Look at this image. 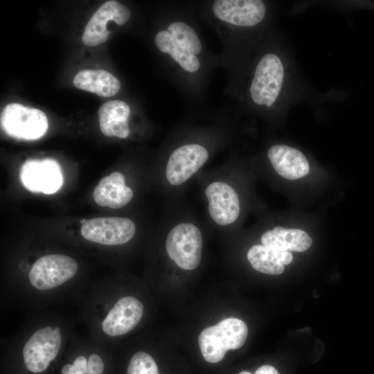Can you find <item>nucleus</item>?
<instances>
[{
    "mask_svg": "<svg viewBox=\"0 0 374 374\" xmlns=\"http://www.w3.org/2000/svg\"><path fill=\"white\" fill-rule=\"evenodd\" d=\"M248 335L246 323L229 317L217 324L206 328L198 337V343L204 359L209 363L220 362L229 350L240 348Z\"/></svg>",
    "mask_w": 374,
    "mask_h": 374,
    "instance_id": "nucleus-1",
    "label": "nucleus"
},
{
    "mask_svg": "<svg viewBox=\"0 0 374 374\" xmlns=\"http://www.w3.org/2000/svg\"><path fill=\"white\" fill-rule=\"evenodd\" d=\"M1 125L8 135L28 141L42 137L48 127L47 117L42 111L18 103H10L4 107Z\"/></svg>",
    "mask_w": 374,
    "mask_h": 374,
    "instance_id": "nucleus-2",
    "label": "nucleus"
},
{
    "mask_svg": "<svg viewBox=\"0 0 374 374\" xmlns=\"http://www.w3.org/2000/svg\"><path fill=\"white\" fill-rule=\"evenodd\" d=\"M202 244L199 229L193 224L181 223L170 231L166 249L170 258L179 267L192 270L201 261Z\"/></svg>",
    "mask_w": 374,
    "mask_h": 374,
    "instance_id": "nucleus-3",
    "label": "nucleus"
},
{
    "mask_svg": "<svg viewBox=\"0 0 374 374\" xmlns=\"http://www.w3.org/2000/svg\"><path fill=\"white\" fill-rule=\"evenodd\" d=\"M283 78L284 69L280 58L274 53L264 55L256 66L250 87L253 101L271 107L280 92Z\"/></svg>",
    "mask_w": 374,
    "mask_h": 374,
    "instance_id": "nucleus-4",
    "label": "nucleus"
},
{
    "mask_svg": "<svg viewBox=\"0 0 374 374\" xmlns=\"http://www.w3.org/2000/svg\"><path fill=\"white\" fill-rule=\"evenodd\" d=\"M78 269L77 262L63 254H49L39 258L31 267L28 278L37 290H48L73 278Z\"/></svg>",
    "mask_w": 374,
    "mask_h": 374,
    "instance_id": "nucleus-5",
    "label": "nucleus"
},
{
    "mask_svg": "<svg viewBox=\"0 0 374 374\" xmlns=\"http://www.w3.org/2000/svg\"><path fill=\"white\" fill-rule=\"evenodd\" d=\"M62 345L60 328L46 326L35 331L23 349L24 362L33 373L45 371L57 355Z\"/></svg>",
    "mask_w": 374,
    "mask_h": 374,
    "instance_id": "nucleus-6",
    "label": "nucleus"
},
{
    "mask_svg": "<svg viewBox=\"0 0 374 374\" xmlns=\"http://www.w3.org/2000/svg\"><path fill=\"white\" fill-rule=\"evenodd\" d=\"M136 226L132 220L118 217H102L86 220L80 232L91 242L104 245H120L134 236Z\"/></svg>",
    "mask_w": 374,
    "mask_h": 374,
    "instance_id": "nucleus-7",
    "label": "nucleus"
},
{
    "mask_svg": "<svg viewBox=\"0 0 374 374\" xmlns=\"http://www.w3.org/2000/svg\"><path fill=\"white\" fill-rule=\"evenodd\" d=\"M24 186L32 193L53 194L63 185V175L59 163L53 159H28L19 172Z\"/></svg>",
    "mask_w": 374,
    "mask_h": 374,
    "instance_id": "nucleus-8",
    "label": "nucleus"
},
{
    "mask_svg": "<svg viewBox=\"0 0 374 374\" xmlns=\"http://www.w3.org/2000/svg\"><path fill=\"white\" fill-rule=\"evenodd\" d=\"M215 16L238 26H253L265 16V5L260 0H216L213 3Z\"/></svg>",
    "mask_w": 374,
    "mask_h": 374,
    "instance_id": "nucleus-9",
    "label": "nucleus"
},
{
    "mask_svg": "<svg viewBox=\"0 0 374 374\" xmlns=\"http://www.w3.org/2000/svg\"><path fill=\"white\" fill-rule=\"evenodd\" d=\"M208 153L199 144H188L177 148L170 156L166 175L172 185L188 180L207 161Z\"/></svg>",
    "mask_w": 374,
    "mask_h": 374,
    "instance_id": "nucleus-10",
    "label": "nucleus"
},
{
    "mask_svg": "<svg viewBox=\"0 0 374 374\" xmlns=\"http://www.w3.org/2000/svg\"><path fill=\"white\" fill-rule=\"evenodd\" d=\"M130 16V10L116 1L105 2L93 15L85 26L82 40L87 46H95L104 43L110 32L107 22L112 20L117 24L126 23Z\"/></svg>",
    "mask_w": 374,
    "mask_h": 374,
    "instance_id": "nucleus-11",
    "label": "nucleus"
},
{
    "mask_svg": "<svg viewBox=\"0 0 374 374\" xmlns=\"http://www.w3.org/2000/svg\"><path fill=\"white\" fill-rule=\"evenodd\" d=\"M143 305L134 296H125L117 301L102 323L103 332L111 337L125 335L133 330L141 321Z\"/></svg>",
    "mask_w": 374,
    "mask_h": 374,
    "instance_id": "nucleus-12",
    "label": "nucleus"
},
{
    "mask_svg": "<svg viewBox=\"0 0 374 374\" xmlns=\"http://www.w3.org/2000/svg\"><path fill=\"white\" fill-rule=\"evenodd\" d=\"M205 195L208 201L211 217L219 225L234 222L240 213V202L235 190L226 183L215 181L207 186Z\"/></svg>",
    "mask_w": 374,
    "mask_h": 374,
    "instance_id": "nucleus-13",
    "label": "nucleus"
},
{
    "mask_svg": "<svg viewBox=\"0 0 374 374\" xmlns=\"http://www.w3.org/2000/svg\"><path fill=\"white\" fill-rule=\"evenodd\" d=\"M267 157L276 172L287 179L295 180L309 172L306 157L294 148L285 145H273L268 150Z\"/></svg>",
    "mask_w": 374,
    "mask_h": 374,
    "instance_id": "nucleus-14",
    "label": "nucleus"
},
{
    "mask_svg": "<svg viewBox=\"0 0 374 374\" xmlns=\"http://www.w3.org/2000/svg\"><path fill=\"white\" fill-rule=\"evenodd\" d=\"M132 197V189L125 186V177L119 172L103 177L93 193V199L98 205L111 208L125 206Z\"/></svg>",
    "mask_w": 374,
    "mask_h": 374,
    "instance_id": "nucleus-15",
    "label": "nucleus"
},
{
    "mask_svg": "<svg viewBox=\"0 0 374 374\" xmlns=\"http://www.w3.org/2000/svg\"><path fill=\"white\" fill-rule=\"evenodd\" d=\"M130 109L123 100H111L98 109V121L102 133L107 136L127 138L130 134L127 119Z\"/></svg>",
    "mask_w": 374,
    "mask_h": 374,
    "instance_id": "nucleus-16",
    "label": "nucleus"
},
{
    "mask_svg": "<svg viewBox=\"0 0 374 374\" xmlns=\"http://www.w3.org/2000/svg\"><path fill=\"white\" fill-rule=\"evenodd\" d=\"M260 240L265 247L282 251L303 252L312 244V238L305 231L282 226H276L265 232Z\"/></svg>",
    "mask_w": 374,
    "mask_h": 374,
    "instance_id": "nucleus-17",
    "label": "nucleus"
},
{
    "mask_svg": "<svg viewBox=\"0 0 374 374\" xmlns=\"http://www.w3.org/2000/svg\"><path fill=\"white\" fill-rule=\"evenodd\" d=\"M247 259L256 271L278 275L284 271V265L292 261L293 256L290 251H277L262 244H256L248 251Z\"/></svg>",
    "mask_w": 374,
    "mask_h": 374,
    "instance_id": "nucleus-18",
    "label": "nucleus"
},
{
    "mask_svg": "<svg viewBox=\"0 0 374 374\" xmlns=\"http://www.w3.org/2000/svg\"><path fill=\"white\" fill-rule=\"evenodd\" d=\"M75 87L102 97L114 96L121 89V82L105 70H82L73 78Z\"/></svg>",
    "mask_w": 374,
    "mask_h": 374,
    "instance_id": "nucleus-19",
    "label": "nucleus"
},
{
    "mask_svg": "<svg viewBox=\"0 0 374 374\" xmlns=\"http://www.w3.org/2000/svg\"><path fill=\"white\" fill-rule=\"evenodd\" d=\"M155 44L161 52L170 54L184 70L195 72L199 69L200 64L195 55L178 44L167 30L157 33Z\"/></svg>",
    "mask_w": 374,
    "mask_h": 374,
    "instance_id": "nucleus-20",
    "label": "nucleus"
},
{
    "mask_svg": "<svg viewBox=\"0 0 374 374\" xmlns=\"http://www.w3.org/2000/svg\"><path fill=\"white\" fill-rule=\"evenodd\" d=\"M167 31L172 38L181 46L193 54L200 53L202 44L195 31L187 24L175 21L170 24Z\"/></svg>",
    "mask_w": 374,
    "mask_h": 374,
    "instance_id": "nucleus-21",
    "label": "nucleus"
},
{
    "mask_svg": "<svg viewBox=\"0 0 374 374\" xmlns=\"http://www.w3.org/2000/svg\"><path fill=\"white\" fill-rule=\"evenodd\" d=\"M127 374H159L157 365L147 353L139 351L132 357Z\"/></svg>",
    "mask_w": 374,
    "mask_h": 374,
    "instance_id": "nucleus-22",
    "label": "nucleus"
},
{
    "mask_svg": "<svg viewBox=\"0 0 374 374\" xmlns=\"http://www.w3.org/2000/svg\"><path fill=\"white\" fill-rule=\"evenodd\" d=\"M104 364L101 357L97 354H91L87 360V374H102Z\"/></svg>",
    "mask_w": 374,
    "mask_h": 374,
    "instance_id": "nucleus-23",
    "label": "nucleus"
},
{
    "mask_svg": "<svg viewBox=\"0 0 374 374\" xmlns=\"http://www.w3.org/2000/svg\"><path fill=\"white\" fill-rule=\"evenodd\" d=\"M73 365L81 374H87V361L84 356H78L73 362Z\"/></svg>",
    "mask_w": 374,
    "mask_h": 374,
    "instance_id": "nucleus-24",
    "label": "nucleus"
},
{
    "mask_svg": "<svg viewBox=\"0 0 374 374\" xmlns=\"http://www.w3.org/2000/svg\"><path fill=\"white\" fill-rule=\"evenodd\" d=\"M255 374H278V372L272 366L264 365L258 368Z\"/></svg>",
    "mask_w": 374,
    "mask_h": 374,
    "instance_id": "nucleus-25",
    "label": "nucleus"
},
{
    "mask_svg": "<svg viewBox=\"0 0 374 374\" xmlns=\"http://www.w3.org/2000/svg\"><path fill=\"white\" fill-rule=\"evenodd\" d=\"M239 374H251V373L248 371H244L240 372Z\"/></svg>",
    "mask_w": 374,
    "mask_h": 374,
    "instance_id": "nucleus-26",
    "label": "nucleus"
}]
</instances>
